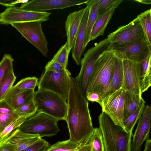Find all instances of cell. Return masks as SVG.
Segmentation results:
<instances>
[{
  "label": "cell",
  "instance_id": "6da1fadb",
  "mask_svg": "<svg viewBox=\"0 0 151 151\" xmlns=\"http://www.w3.org/2000/svg\"><path fill=\"white\" fill-rule=\"evenodd\" d=\"M67 100V111L65 120L69 132V139L79 145L91 136L94 128L88 101L79 89L76 78L71 77Z\"/></svg>",
  "mask_w": 151,
  "mask_h": 151
},
{
  "label": "cell",
  "instance_id": "7a4b0ae2",
  "mask_svg": "<svg viewBox=\"0 0 151 151\" xmlns=\"http://www.w3.org/2000/svg\"><path fill=\"white\" fill-rule=\"evenodd\" d=\"M116 58L114 52L110 48L100 55L94 66L87 93H96L103 100L109 88Z\"/></svg>",
  "mask_w": 151,
  "mask_h": 151
},
{
  "label": "cell",
  "instance_id": "3957f363",
  "mask_svg": "<svg viewBox=\"0 0 151 151\" xmlns=\"http://www.w3.org/2000/svg\"><path fill=\"white\" fill-rule=\"evenodd\" d=\"M98 119L104 151H131L132 133L127 132L116 124L104 112L102 111Z\"/></svg>",
  "mask_w": 151,
  "mask_h": 151
},
{
  "label": "cell",
  "instance_id": "277c9868",
  "mask_svg": "<svg viewBox=\"0 0 151 151\" xmlns=\"http://www.w3.org/2000/svg\"><path fill=\"white\" fill-rule=\"evenodd\" d=\"M33 100L37 112L44 113L58 121L65 120L67 103L59 95L48 90H38L35 92Z\"/></svg>",
  "mask_w": 151,
  "mask_h": 151
},
{
  "label": "cell",
  "instance_id": "5b68a950",
  "mask_svg": "<svg viewBox=\"0 0 151 151\" xmlns=\"http://www.w3.org/2000/svg\"><path fill=\"white\" fill-rule=\"evenodd\" d=\"M111 44L107 38L95 44L94 46L88 49L81 59L80 70L75 78L78 87L85 98L94 64L100 55L110 48Z\"/></svg>",
  "mask_w": 151,
  "mask_h": 151
},
{
  "label": "cell",
  "instance_id": "8992f818",
  "mask_svg": "<svg viewBox=\"0 0 151 151\" xmlns=\"http://www.w3.org/2000/svg\"><path fill=\"white\" fill-rule=\"evenodd\" d=\"M44 113L37 112L28 118L18 128L21 131L42 137H52L59 131L58 122Z\"/></svg>",
  "mask_w": 151,
  "mask_h": 151
},
{
  "label": "cell",
  "instance_id": "52a82bcc",
  "mask_svg": "<svg viewBox=\"0 0 151 151\" xmlns=\"http://www.w3.org/2000/svg\"><path fill=\"white\" fill-rule=\"evenodd\" d=\"M71 78V73L67 69L56 72L45 70L40 79L38 90L52 92L67 100Z\"/></svg>",
  "mask_w": 151,
  "mask_h": 151
},
{
  "label": "cell",
  "instance_id": "ba28073f",
  "mask_svg": "<svg viewBox=\"0 0 151 151\" xmlns=\"http://www.w3.org/2000/svg\"><path fill=\"white\" fill-rule=\"evenodd\" d=\"M110 48L114 51L117 58L122 60H127L139 63L151 51V45L144 34L132 41L111 44Z\"/></svg>",
  "mask_w": 151,
  "mask_h": 151
},
{
  "label": "cell",
  "instance_id": "9c48e42d",
  "mask_svg": "<svg viewBox=\"0 0 151 151\" xmlns=\"http://www.w3.org/2000/svg\"><path fill=\"white\" fill-rule=\"evenodd\" d=\"M43 22L36 21L17 23L11 25L46 57L49 51L48 43L42 30L41 23Z\"/></svg>",
  "mask_w": 151,
  "mask_h": 151
},
{
  "label": "cell",
  "instance_id": "30bf717a",
  "mask_svg": "<svg viewBox=\"0 0 151 151\" xmlns=\"http://www.w3.org/2000/svg\"><path fill=\"white\" fill-rule=\"evenodd\" d=\"M126 90L121 88L106 95L102 100L101 106L116 125L124 129V99Z\"/></svg>",
  "mask_w": 151,
  "mask_h": 151
},
{
  "label": "cell",
  "instance_id": "8fae6325",
  "mask_svg": "<svg viewBox=\"0 0 151 151\" xmlns=\"http://www.w3.org/2000/svg\"><path fill=\"white\" fill-rule=\"evenodd\" d=\"M51 13L28 11L15 7L7 8L0 13V23L8 25L17 23L49 19Z\"/></svg>",
  "mask_w": 151,
  "mask_h": 151
},
{
  "label": "cell",
  "instance_id": "7c38bea8",
  "mask_svg": "<svg viewBox=\"0 0 151 151\" xmlns=\"http://www.w3.org/2000/svg\"><path fill=\"white\" fill-rule=\"evenodd\" d=\"M89 0H32L22 3L19 8L33 12L63 9L72 6L86 4Z\"/></svg>",
  "mask_w": 151,
  "mask_h": 151
},
{
  "label": "cell",
  "instance_id": "4fadbf2b",
  "mask_svg": "<svg viewBox=\"0 0 151 151\" xmlns=\"http://www.w3.org/2000/svg\"><path fill=\"white\" fill-rule=\"evenodd\" d=\"M144 35L137 17L127 25L119 27L108 35L107 39L111 44L122 43L135 40Z\"/></svg>",
  "mask_w": 151,
  "mask_h": 151
},
{
  "label": "cell",
  "instance_id": "5bb4252c",
  "mask_svg": "<svg viewBox=\"0 0 151 151\" xmlns=\"http://www.w3.org/2000/svg\"><path fill=\"white\" fill-rule=\"evenodd\" d=\"M123 81L122 88L142 96L140 86V66L139 63L122 60Z\"/></svg>",
  "mask_w": 151,
  "mask_h": 151
},
{
  "label": "cell",
  "instance_id": "9a60e30c",
  "mask_svg": "<svg viewBox=\"0 0 151 151\" xmlns=\"http://www.w3.org/2000/svg\"><path fill=\"white\" fill-rule=\"evenodd\" d=\"M151 106L145 105L131 142V151H141L144 142L149 138L151 127Z\"/></svg>",
  "mask_w": 151,
  "mask_h": 151
},
{
  "label": "cell",
  "instance_id": "2e32d148",
  "mask_svg": "<svg viewBox=\"0 0 151 151\" xmlns=\"http://www.w3.org/2000/svg\"><path fill=\"white\" fill-rule=\"evenodd\" d=\"M41 138L23 132L17 128L0 142V145L6 146L12 151H24Z\"/></svg>",
  "mask_w": 151,
  "mask_h": 151
},
{
  "label": "cell",
  "instance_id": "e0dca14e",
  "mask_svg": "<svg viewBox=\"0 0 151 151\" xmlns=\"http://www.w3.org/2000/svg\"><path fill=\"white\" fill-rule=\"evenodd\" d=\"M87 9V7H86L75 11L70 13L67 17L65 23V27L68 56L74 45L81 21Z\"/></svg>",
  "mask_w": 151,
  "mask_h": 151
},
{
  "label": "cell",
  "instance_id": "ac0fdd59",
  "mask_svg": "<svg viewBox=\"0 0 151 151\" xmlns=\"http://www.w3.org/2000/svg\"><path fill=\"white\" fill-rule=\"evenodd\" d=\"M35 92L34 89L22 91L13 86L4 100L15 111L20 106L32 100Z\"/></svg>",
  "mask_w": 151,
  "mask_h": 151
},
{
  "label": "cell",
  "instance_id": "d6986e66",
  "mask_svg": "<svg viewBox=\"0 0 151 151\" xmlns=\"http://www.w3.org/2000/svg\"><path fill=\"white\" fill-rule=\"evenodd\" d=\"M88 14L89 10L87 8L82 18L75 43L72 50V58L77 65L81 64V58L85 49L84 42Z\"/></svg>",
  "mask_w": 151,
  "mask_h": 151
},
{
  "label": "cell",
  "instance_id": "ffe728a7",
  "mask_svg": "<svg viewBox=\"0 0 151 151\" xmlns=\"http://www.w3.org/2000/svg\"><path fill=\"white\" fill-rule=\"evenodd\" d=\"M151 51L139 63L140 66V86L142 93L151 86Z\"/></svg>",
  "mask_w": 151,
  "mask_h": 151
},
{
  "label": "cell",
  "instance_id": "44dd1931",
  "mask_svg": "<svg viewBox=\"0 0 151 151\" xmlns=\"http://www.w3.org/2000/svg\"><path fill=\"white\" fill-rule=\"evenodd\" d=\"M123 81L122 60L116 57L112 72L109 88L105 96L122 88Z\"/></svg>",
  "mask_w": 151,
  "mask_h": 151
},
{
  "label": "cell",
  "instance_id": "7402d4cb",
  "mask_svg": "<svg viewBox=\"0 0 151 151\" xmlns=\"http://www.w3.org/2000/svg\"><path fill=\"white\" fill-rule=\"evenodd\" d=\"M115 9H112L98 18L91 30L89 42L104 35L106 26L112 17Z\"/></svg>",
  "mask_w": 151,
  "mask_h": 151
},
{
  "label": "cell",
  "instance_id": "603a6c76",
  "mask_svg": "<svg viewBox=\"0 0 151 151\" xmlns=\"http://www.w3.org/2000/svg\"><path fill=\"white\" fill-rule=\"evenodd\" d=\"M98 0H89L86 4L89 10V14L86 24L84 42L85 48L89 42V39L91 29L98 18Z\"/></svg>",
  "mask_w": 151,
  "mask_h": 151
},
{
  "label": "cell",
  "instance_id": "cb8c5ba5",
  "mask_svg": "<svg viewBox=\"0 0 151 151\" xmlns=\"http://www.w3.org/2000/svg\"><path fill=\"white\" fill-rule=\"evenodd\" d=\"M142 98V96L126 91L124 99L123 119L129 116L136 109L139 105Z\"/></svg>",
  "mask_w": 151,
  "mask_h": 151
},
{
  "label": "cell",
  "instance_id": "d4e9b609",
  "mask_svg": "<svg viewBox=\"0 0 151 151\" xmlns=\"http://www.w3.org/2000/svg\"><path fill=\"white\" fill-rule=\"evenodd\" d=\"M145 103V101L142 98L136 109L129 116L123 119L124 129L127 132L132 133L135 125L142 115Z\"/></svg>",
  "mask_w": 151,
  "mask_h": 151
},
{
  "label": "cell",
  "instance_id": "484cf974",
  "mask_svg": "<svg viewBox=\"0 0 151 151\" xmlns=\"http://www.w3.org/2000/svg\"><path fill=\"white\" fill-rule=\"evenodd\" d=\"M137 17L140 21L146 40L151 45V9L141 13Z\"/></svg>",
  "mask_w": 151,
  "mask_h": 151
},
{
  "label": "cell",
  "instance_id": "4316f807",
  "mask_svg": "<svg viewBox=\"0 0 151 151\" xmlns=\"http://www.w3.org/2000/svg\"><path fill=\"white\" fill-rule=\"evenodd\" d=\"M16 79L13 70L10 71L4 78L0 85V101L4 100Z\"/></svg>",
  "mask_w": 151,
  "mask_h": 151
},
{
  "label": "cell",
  "instance_id": "83f0119b",
  "mask_svg": "<svg viewBox=\"0 0 151 151\" xmlns=\"http://www.w3.org/2000/svg\"><path fill=\"white\" fill-rule=\"evenodd\" d=\"M123 1V0H98V18L109 10L117 8Z\"/></svg>",
  "mask_w": 151,
  "mask_h": 151
},
{
  "label": "cell",
  "instance_id": "f1b7e54d",
  "mask_svg": "<svg viewBox=\"0 0 151 151\" xmlns=\"http://www.w3.org/2000/svg\"><path fill=\"white\" fill-rule=\"evenodd\" d=\"M14 60L9 54H5L0 62V85L7 74L13 70Z\"/></svg>",
  "mask_w": 151,
  "mask_h": 151
},
{
  "label": "cell",
  "instance_id": "f546056e",
  "mask_svg": "<svg viewBox=\"0 0 151 151\" xmlns=\"http://www.w3.org/2000/svg\"><path fill=\"white\" fill-rule=\"evenodd\" d=\"M82 143L78 145L70 139L59 141L51 145L47 151H74L78 149Z\"/></svg>",
  "mask_w": 151,
  "mask_h": 151
},
{
  "label": "cell",
  "instance_id": "4dcf8cb0",
  "mask_svg": "<svg viewBox=\"0 0 151 151\" xmlns=\"http://www.w3.org/2000/svg\"><path fill=\"white\" fill-rule=\"evenodd\" d=\"M91 151H104L101 131L99 128L94 129L92 135Z\"/></svg>",
  "mask_w": 151,
  "mask_h": 151
},
{
  "label": "cell",
  "instance_id": "1f68e13d",
  "mask_svg": "<svg viewBox=\"0 0 151 151\" xmlns=\"http://www.w3.org/2000/svg\"><path fill=\"white\" fill-rule=\"evenodd\" d=\"M29 117H19L10 124L0 133V142L7 137L14 131L18 128Z\"/></svg>",
  "mask_w": 151,
  "mask_h": 151
},
{
  "label": "cell",
  "instance_id": "d6a6232c",
  "mask_svg": "<svg viewBox=\"0 0 151 151\" xmlns=\"http://www.w3.org/2000/svg\"><path fill=\"white\" fill-rule=\"evenodd\" d=\"M37 112L36 108L33 100L20 106L14 111L19 117H30Z\"/></svg>",
  "mask_w": 151,
  "mask_h": 151
},
{
  "label": "cell",
  "instance_id": "836d02e7",
  "mask_svg": "<svg viewBox=\"0 0 151 151\" xmlns=\"http://www.w3.org/2000/svg\"><path fill=\"white\" fill-rule=\"evenodd\" d=\"M39 81L37 78L30 77L23 79L18 82L14 86L23 91L34 89L38 86Z\"/></svg>",
  "mask_w": 151,
  "mask_h": 151
},
{
  "label": "cell",
  "instance_id": "e575fe53",
  "mask_svg": "<svg viewBox=\"0 0 151 151\" xmlns=\"http://www.w3.org/2000/svg\"><path fill=\"white\" fill-rule=\"evenodd\" d=\"M68 57L66 42L59 49L52 60L59 63L64 69H67Z\"/></svg>",
  "mask_w": 151,
  "mask_h": 151
},
{
  "label": "cell",
  "instance_id": "d590c367",
  "mask_svg": "<svg viewBox=\"0 0 151 151\" xmlns=\"http://www.w3.org/2000/svg\"><path fill=\"white\" fill-rule=\"evenodd\" d=\"M19 117L15 112L0 114V133L10 124Z\"/></svg>",
  "mask_w": 151,
  "mask_h": 151
},
{
  "label": "cell",
  "instance_id": "8d00e7d4",
  "mask_svg": "<svg viewBox=\"0 0 151 151\" xmlns=\"http://www.w3.org/2000/svg\"><path fill=\"white\" fill-rule=\"evenodd\" d=\"M50 146L48 142L41 138L24 151H47Z\"/></svg>",
  "mask_w": 151,
  "mask_h": 151
},
{
  "label": "cell",
  "instance_id": "74e56055",
  "mask_svg": "<svg viewBox=\"0 0 151 151\" xmlns=\"http://www.w3.org/2000/svg\"><path fill=\"white\" fill-rule=\"evenodd\" d=\"M65 69L58 63L52 60L49 61L45 67V70L56 72Z\"/></svg>",
  "mask_w": 151,
  "mask_h": 151
},
{
  "label": "cell",
  "instance_id": "f35d334b",
  "mask_svg": "<svg viewBox=\"0 0 151 151\" xmlns=\"http://www.w3.org/2000/svg\"><path fill=\"white\" fill-rule=\"evenodd\" d=\"M86 98L88 101L92 102H96L98 103L101 106L102 101L100 95L98 93L94 92L87 93Z\"/></svg>",
  "mask_w": 151,
  "mask_h": 151
},
{
  "label": "cell",
  "instance_id": "ab89813d",
  "mask_svg": "<svg viewBox=\"0 0 151 151\" xmlns=\"http://www.w3.org/2000/svg\"><path fill=\"white\" fill-rule=\"evenodd\" d=\"M14 112V111L4 100L0 101V114H8Z\"/></svg>",
  "mask_w": 151,
  "mask_h": 151
},
{
  "label": "cell",
  "instance_id": "60d3db41",
  "mask_svg": "<svg viewBox=\"0 0 151 151\" xmlns=\"http://www.w3.org/2000/svg\"><path fill=\"white\" fill-rule=\"evenodd\" d=\"M28 0H0V4L5 6L8 8L15 7L19 3H23L27 2Z\"/></svg>",
  "mask_w": 151,
  "mask_h": 151
},
{
  "label": "cell",
  "instance_id": "b9f144b4",
  "mask_svg": "<svg viewBox=\"0 0 151 151\" xmlns=\"http://www.w3.org/2000/svg\"><path fill=\"white\" fill-rule=\"evenodd\" d=\"M92 135L88 140L83 142L78 149L74 151H91Z\"/></svg>",
  "mask_w": 151,
  "mask_h": 151
},
{
  "label": "cell",
  "instance_id": "7bdbcfd3",
  "mask_svg": "<svg viewBox=\"0 0 151 151\" xmlns=\"http://www.w3.org/2000/svg\"><path fill=\"white\" fill-rule=\"evenodd\" d=\"M143 151H151V140L149 138L146 141Z\"/></svg>",
  "mask_w": 151,
  "mask_h": 151
},
{
  "label": "cell",
  "instance_id": "ee69618b",
  "mask_svg": "<svg viewBox=\"0 0 151 151\" xmlns=\"http://www.w3.org/2000/svg\"><path fill=\"white\" fill-rule=\"evenodd\" d=\"M134 1L138 2L139 3L149 4L151 3V1L150 0H134Z\"/></svg>",
  "mask_w": 151,
  "mask_h": 151
},
{
  "label": "cell",
  "instance_id": "f6af8a7d",
  "mask_svg": "<svg viewBox=\"0 0 151 151\" xmlns=\"http://www.w3.org/2000/svg\"><path fill=\"white\" fill-rule=\"evenodd\" d=\"M0 151H12L5 146L0 145Z\"/></svg>",
  "mask_w": 151,
  "mask_h": 151
},
{
  "label": "cell",
  "instance_id": "bcb514c9",
  "mask_svg": "<svg viewBox=\"0 0 151 151\" xmlns=\"http://www.w3.org/2000/svg\"></svg>",
  "mask_w": 151,
  "mask_h": 151
}]
</instances>
